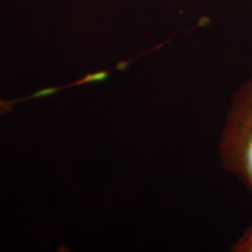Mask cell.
I'll return each instance as SVG.
<instances>
[{"label": "cell", "instance_id": "obj_2", "mask_svg": "<svg viewBox=\"0 0 252 252\" xmlns=\"http://www.w3.org/2000/svg\"><path fill=\"white\" fill-rule=\"evenodd\" d=\"M232 252H252V222L251 224L244 230L237 241L230 248Z\"/></svg>", "mask_w": 252, "mask_h": 252}, {"label": "cell", "instance_id": "obj_1", "mask_svg": "<svg viewBox=\"0 0 252 252\" xmlns=\"http://www.w3.org/2000/svg\"><path fill=\"white\" fill-rule=\"evenodd\" d=\"M220 158L223 168L252 196V74L230 99L220 138Z\"/></svg>", "mask_w": 252, "mask_h": 252}]
</instances>
